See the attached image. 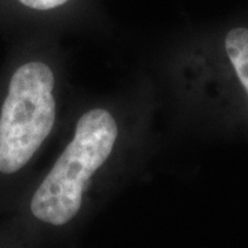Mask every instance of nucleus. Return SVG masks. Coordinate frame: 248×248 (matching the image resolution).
I'll list each match as a JSON object with an SVG mask.
<instances>
[{
    "label": "nucleus",
    "mask_w": 248,
    "mask_h": 248,
    "mask_svg": "<svg viewBox=\"0 0 248 248\" xmlns=\"http://www.w3.org/2000/svg\"><path fill=\"white\" fill-rule=\"evenodd\" d=\"M116 138L117 124L108 110L93 109L81 116L73 140L32 197L35 218L54 226L72 221L86 186L110 156Z\"/></svg>",
    "instance_id": "obj_1"
},
{
    "label": "nucleus",
    "mask_w": 248,
    "mask_h": 248,
    "mask_svg": "<svg viewBox=\"0 0 248 248\" xmlns=\"http://www.w3.org/2000/svg\"><path fill=\"white\" fill-rule=\"evenodd\" d=\"M54 75L43 62L14 72L0 113V172L21 170L53 130Z\"/></svg>",
    "instance_id": "obj_2"
},
{
    "label": "nucleus",
    "mask_w": 248,
    "mask_h": 248,
    "mask_svg": "<svg viewBox=\"0 0 248 248\" xmlns=\"http://www.w3.org/2000/svg\"><path fill=\"white\" fill-rule=\"evenodd\" d=\"M222 46L248 94V28H232L223 36Z\"/></svg>",
    "instance_id": "obj_3"
},
{
    "label": "nucleus",
    "mask_w": 248,
    "mask_h": 248,
    "mask_svg": "<svg viewBox=\"0 0 248 248\" xmlns=\"http://www.w3.org/2000/svg\"><path fill=\"white\" fill-rule=\"evenodd\" d=\"M24 6L33 10H51L65 4L69 0H19Z\"/></svg>",
    "instance_id": "obj_4"
}]
</instances>
